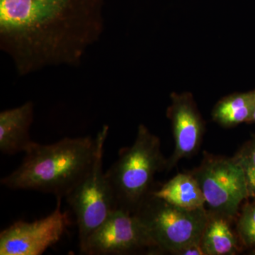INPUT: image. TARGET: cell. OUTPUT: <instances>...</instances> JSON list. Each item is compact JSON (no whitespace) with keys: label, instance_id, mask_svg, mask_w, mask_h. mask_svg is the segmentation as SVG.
Here are the masks:
<instances>
[{"label":"cell","instance_id":"cell-6","mask_svg":"<svg viewBox=\"0 0 255 255\" xmlns=\"http://www.w3.org/2000/svg\"><path fill=\"white\" fill-rule=\"evenodd\" d=\"M190 172L210 211L234 219L242 202L249 197L244 173L234 157L204 152L201 164Z\"/></svg>","mask_w":255,"mask_h":255},{"label":"cell","instance_id":"cell-14","mask_svg":"<svg viewBox=\"0 0 255 255\" xmlns=\"http://www.w3.org/2000/svg\"><path fill=\"white\" fill-rule=\"evenodd\" d=\"M234 157L244 173L248 196L255 199V136L242 146Z\"/></svg>","mask_w":255,"mask_h":255},{"label":"cell","instance_id":"cell-18","mask_svg":"<svg viewBox=\"0 0 255 255\" xmlns=\"http://www.w3.org/2000/svg\"><path fill=\"white\" fill-rule=\"evenodd\" d=\"M250 255H255V248H254V249L253 250V251L251 252Z\"/></svg>","mask_w":255,"mask_h":255},{"label":"cell","instance_id":"cell-15","mask_svg":"<svg viewBox=\"0 0 255 255\" xmlns=\"http://www.w3.org/2000/svg\"><path fill=\"white\" fill-rule=\"evenodd\" d=\"M237 230L242 242L246 246L255 248V203L247 204L243 208Z\"/></svg>","mask_w":255,"mask_h":255},{"label":"cell","instance_id":"cell-7","mask_svg":"<svg viewBox=\"0 0 255 255\" xmlns=\"http://www.w3.org/2000/svg\"><path fill=\"white\" fill-rule=\"evenodd\" d=\"M145 248H157L135 214L116 209L92 233L80 253L88 255H125Z\"/></svg>","mask_w":255,"mask_h":255},{"label":"cell","instance_id":"cell-16","mask_svg":"<svg viewBox=\"0 0 255 255\" xmlns=\"http://www.w3.org/2000/svg\"><path fill=\"white\" fill-rule=\"evenodd\" d=\"M174 255H205L202 247H201V241L194 242L190 243L184 248L174 252Z\"/></svg>","mask_w":255,"mask_h":255},{"label":"cell","instance_id":"cell-9","mask_svg":"<svg viewBox=\"0 0 255 255\" xmlns=\"http://www.w3.org/2000/svg\"><path fill=\"white\" fill-rule=\"evenodd\" d=\"M171 105L167 110L172 124L174 139L173 154L167 159V170L173 169L181 159L190 157L200 147L205 124L190 92L170 95Z\"/></svg>","mask_w":255,"mask_h":255},{"label":"cell","instance_id":"cell-5","mask_svg":"<svg viewBox=\"0 0 255 255\" xmlns=\"http://www.w3.org/2000/svg\"><path fill=\"white\" fill-rule=\"evenodd\" d=\"M109 129L108 126H104L97 133V152L91 167L66 196L76 217L80 247L117 209L113 191L103 170Z\"/></svg>","mask_w":255,"mask_h":255},{"label":"cell","instance_id":"cell-4","mask_svg":"<svg viewBox=\"0 0 255 255\" xmlns=\"http://www.w3.org/2000/svg\"><path fill=\"white\" fill-rule=\"evenodd\" d=\"M134 214L157 248L172 255L190 243L201 241L208 219L205 208L183 209L150 193Z\"/></svg>","mask_w":255,"mask_h":255},{"label":"cell","instance_id":"cell-11","mask_svg":"<svg viewBox=\"0 0 255 255\" xmlns=\"http://www.w3.org/2000/svg\"><path fill=\"white\" fill-rule=\"evenodd\" d=\"M231 218L208 211V219L201 238L205 255H233L239 251L238 239L231 227Z\"/></svg>","mask_w":255,"mask_h":255},{"label":"cell","instance_id":"cell-10","mask_svg":"<svg viewBox=\"0 0 255 255\" xmlns=\"http://www.w3.org/2000/svg\"><path fill=\"white\" fill-rule=\"evenodd\" d=\"M34 105L27 102L23 105L2 111L0 113V151L12 155L25 152L33 140L30 128L33 121Z\"/></svg>","mask_w":255,"mask_h":255},{"label":"cell","instance_id":"cell-1","mask_svg":"<svg viewBox=\"0 0 255 255\" xmlns=\"http://www.w3.org/2000/svg\"><path fill=\"white\" fill-rule=\"evenodd\" d=\"M105 0H0V48L18 75L81 63L104 31Z\"/></svg>","mask_w":255,"mask_h":255},{"label":"cell","instance_id":"cell-2","mask_svg":"<svg viewBox=\"0 0 255 255\" xmlns=\"http://www.w3.org/2000/svg\"><path fill=\"white\" fill-rule=\"evenodd\" d=\"M97 152V139L65 137L49 145L33 142L22 163L1 184L14 190L40 191L66 197L88 172Z\"/></svg>","mask_w":255,"mask_h":255},{"label":"cell","instance_id":"cell-17","mask_svg":"<svg viewBox=\"0 0 255 255\" xmlns=\"http://www.w3.org/2000/svg\"><path fill=\"white\" fill-rule=\"evenodd\" d=\"M248 124H255V108Z\"/></svg>","mask_w":255,"mask_h":255},{"label":"cell","instance_id":"cell-3","mask_svg":"<svg viewBox=\"0 0 255 255\" xmlns=\"http://www.w3.org/2000/svg\"><path fill=\"white\" fill-rule=\"evenodd\" d=\"M166 168L167 159L159 137L140 124L132 145L122 149L117 160L105 172L116 208L134 214L150 194L155 174Z\"/></svg>","mask_w":255,"mask_h":255},{"label":"cell","instance_id":"cell-19","mask_svg":"<svg viewBox=\"0 0 255 255\" xmlns=\"http://www.w3.org/2000/svg\"><path fill=\"white\" fill-rule=\"evenodd\" d=\"M254 136H255V135H254Z\"/></svg>","mask_w":255,"mask_h":255},{"label":"cell","instance_id":"cell-13","mask_svg":"<svg viewBox=\"0 0 255 255\" xmlns=\"http://www.w3.org/2000/svg\"><path fill=\"white\" fill-rule=\"evenodd\" d=\"M255 108V90L233 93L219 101L212 111V119L224 128L248 123Z\"/></svg>","mask_w":255,"mask_h":255},{"label":"cell","instance_id":"cell-8","mask_svg":"<svg viewBox=\"0 0 255 255\" xmlns=\"http://www.w3.org/2000/svg\"><path fill=\"white\" fill-rule=\"evenodd\" d=\"M62 198H57L51 214L32 222L19 221L0 233V255H40L63 237L70 224L68 214L61 208Z\"/></svg>","mask_w":255,"mask_h":255},{"label":"cell","instance_id":"cell-12","mask_svg":"<svg viewBox=\"0 0 255 255\" xmlns=\"http://www.w3.org/2000/svg\"><path fill=\"white\" fill-rule=\"evenodd\" d=\"M150 194L183 209H201L206 204L200 186L191 172L177 174Z\"/></svg>","mask_w":255,"mask_h":255}]
</instances>
